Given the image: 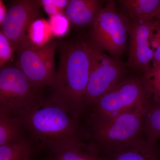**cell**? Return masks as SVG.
Returning <instances> with one entry per match:
<instances>
[{
    "label": "cell",
    "mask_w": 160,
    "mask_h": 160,
    "mask_svg": "<svg viewBox=\"0 0 160 160\" xmlns=\"http://www.w3.org/2000/svg\"><path fill=\"white\" fill-rule=\"evenodd\" d=\"M92 49L91 43L85 41L64 43L59 47V64L52 93L77 118L86 107Z\"/></svg>",
    "instance_id": "cell-1"
},
{
    "label": "cell",
    "mask_w": 160,
    "mask_h": 160,
    "mask_svg": "<svg viewBox=\"0 0 160 160\" xmlns=\"http://www.w3.org/2000/svg\"><path fill=\"white\" fill-rule=\"evenodd\" d=\"M19 120L33 140L48 147L61 140L79 136L78 118L52 93L43 98Z\"/></svg>",
    "instance_id": "cell-2"
},
{
    "label": "cell",
    "mask_w": 160,
    "mask_h": 160,
    "mask_svg": "<svg viewBox=\"0 0 160 160\" xmlns=\"http://www.w3.org/2000/svg\"><path fill=\"white\" fill-rule=\"evenodd\" d=\"M149 100L121 113L94 119L96 139L109 152L140 138L144 131L145 116Z\"/></svg>",
    "instance_id": "cell-3"
},
{
    "label": "cell",
    "mask_w": 160,
    "mask_h": 160,
    "mask_svg": "<svg viewBox=\"0 0 160 160\" xmlns=\"http://www.w3.org/2000/svg\"><path fill=\"white\" fill-rule=\"evenodd\" d=\"M41 89L32 85L16 66H5L0 71V112L19 118L43 98Z\"/></svg>",
    "instance_id": "cell-4"
},
{
    "label": "cell",
    "mask_w": 160,
    "mask_h": 160,
    "mask_svg": "<svg viewBox=\"0 0 160 160\" xmlns=\"http://www.w3.org/2000/svg\"><path fill=\"white\" fill-rule=\"evenodd\" d=\"M128 20L119 12L114 1H107L92 26L89 41L101 51L119 58L126 49Z\"/></svg>",
    "instance_id": "cell-5"
},
{
    "label": "cell",
    "mask_w": 160,
    "mask_h": 160,
    "mask_svg": "<svg viewBox=\"0 0 160 160\" xmlns=\"http://www.w3.org/2000/svg\"><path fill=\"white\" fill-rule=\"evenodd\" d=\"M126 69L122 62L93 46L90 75L85 94L86 106H92L120 82Z\"/></svg>",
    "instance_id": "cell-6"
},
{
    "label": "cell",
    "mask_w": 160,
    "mask_h": 160,
    "mask_svg": "<svg viewBox=\"0 0 160 160\" xmlns=\"http://www.w3.org/2000/svg\"><path fill=\"white\" fill-rule=\"evenodd\" d=\"M149 99L142 81L135 78L122 79L93 104L94 119L112 116Z\"/></svg>",
    "instance_id": "cell-7"
},
{
    "label": "cell",
    "mask_w": 160,
    "mask_h": 160,
    "mask_svg": "<svg viewBox=\"0 0 160 160\" xmlns=\"http://www.w3.org/2000/svg\"><path fill=\"white\" fill-rule=\"evenodd\" d=\"M157 22V20H128L129 48L127 66L134 71L145 73L151 68L154 53L151 41Z\"/></svg>",
    "instance_id": "cell-8"
},
{
    "label": "cell",
    "mask_w": 160,
    "mask_h": 160,
    "mask_svg": "<svg viewBox=\"0 0 160 160\" xmlns=\"http://www.w3.org/2000/svg\"><path fill=\"white\" fill-rule=\"evenodd\" d=\"M41 7L38 1L20 0L13 2L8 9L1 30L10 41L15 52L28 38L31 24L41 18Z\"/></svg>",
    "instance_id": "cell-9"
},
{
    "label": "cell",
    "mask_w": 160,
    "mask_h": 160,
    "mask_svg": "<svg viewBox=\"0 0 160 160\" xmlns=\"http://www.w3.org/2000/svg\"><path fill=\"white\" fill-rule=\"evenodd\" d=\"M38 46H35L28 38L17 49L18 67L32 86L41 89L46 86H52L54 77L47 70L38 52Z\"/></svg>",
    "instance_id": "cell-10"
},
{
    "label": "cell",
    "mask_w": 160,
    "mask_h": 160,
    "mask_svg": "<svg viewBox=\"0 0 160 160\" xmlns=\"http://www.w3.org/2000/svg\"><path fill=\"white\" fill-rule=\"evenodd\" d=\"M51 160H106L94 146L82 142L79 137L58 141L49 145Z\"/></svg>",
    "instance_id": "cell-11"
},
{
    "label": "cell",
    "mask_w": 160,
    "mask_h": 160,
    "mask_svg": "<svg viewBox=\"0 0 160 160\" xmlns=\"http://www.w3.org/2000/svg\"><path fill=\"white\" fill-rule=\"evenodd\" d=\"M106 1L70 0L65 15L70 23L83 28L92 26L102 9Z\"/></svg>",
    "instance_id": "cell-12"
},
{
    "label": "cell",
    "mask_w": 160,
    "mask_h": 160,
    "mask_svg": "<svg viewBox=\"0 0 160 160\" xmlns=\"http://www.w3.org/2000/svg\"><path fill=\"white\" fill-rule=\"evenodd\" d=\"M109 153L106 160H159L157 145L141 138Z\"/></svg>",
    "instance_id": "cell-13"
},
{
    "label": "cell",
    "mask_w": 160,
    "mask_h": 160,
    "mask_svg": "<svg viewBox=\"0 0 160 160\" xmlns=\"http://www.w3.org/2000/svg\"><path fill=\"white\" fill-rule=\"evenodd\" d=\"M119 2L129 20L154 21L160 8V0H122Z\"/></svg>",
    "instance_id": "cell-14"
},
{
    "label": "cell",
    "mask_w": 160,
    "mask_h": 160,
    "mask_svg": "<svg viewBox=\"0 0 160 160\" xmlns=\"http://www.w3.org/2000/svg\"><path fill=\"white\" fill-rule=\"evenodd\" d=\"M22 127L17 118L0 112V146L24 139Z\"/></svg>",
    "instance_id": "cell-15"
},
{
    "label": "cell",
    "mask_w": 160,
    "mask_h": 160,
    "mask_svg": "<svg viewBox=\"0 0 160 160\" xmlns=\"http://www.w3.org/2000/svg\"><path fill=\"white\" fill-rule=\"evenodd\" d=\"M144 131L146 141L157 145L160 139V105L149 102L145 113Z\"/></svg>",
    "instance_id": "cell-16"
},
{
    "label": "cell",
    "mask_w": 160,
    "mask_h": 160,
    "mask_svg": "<svg viewBox=\"0 0 160 160\" xmlns=\"http://www.w3.org/2000/svg\"><path fill=\"white\" fill-rule=\"evenodd\" d=\"M32 147L25 138L0 146V160H31Z\"/></svg>",
    "instance_id": "cell-17"
},
{
    "label": "cell",
    "mask_w": 160,
    "mask_h": 160,
    "mask_svg": "<svg viewBox=\"0 0 160 160\" xmlns=\"http://www.w3.org/2000/svg\"><path fill=\"white\" fill-rule=\"evenodd\" d=\"M52 36L49 22L42 18L35 20L28 32V39L38 47H42L49 42Z\"/></svg>",
    "instance_id": "cell-18"
},
{
    "label": "cell",
    "mask_w": 160,
    "mask_h": 160,
    "mask_svg": "<svg viewBox=\"0 0 160 160\" xmlns=\"http://www.w3.org/2000/svg\"><path fill=\"white\" fill-rule=\"evenodd\" d=\"M142 81L152 102L160 105V65L151 66L144 73Z\"/></svg>",
    "instance_id": "cell-19"
},
{
    "label": "cell",
    "mask_w": 160,
    "mask_h": 160,
    "mask_svg": "<svg viewBox=\"0 0 160 160\" xmlns=\"http://www.w3.org/2000/svg\"><path fill=\"white\" fill-rule=\"evenodd\" d=\"M57 42L50 41L45 46L37 47L38 53L47 70L55 78L54 55L57 47Z\"/></svg>",
    "instance_id": "cell-20"
},
{
    "label": "cell",
    "mask_w": 160,
    "mask_h": 160,
    "mask_svg": "<svg viewBox=\"0 0 160 160\" xmlns=\"http://www.w3.org/2000/svg\"><path fill=\"white\" fill-rule=\"evenodd\" d=\"M48 22L53 36L61 37L69 30V21L62 12L50 17Z\"/></svg>",
    "instance_id": "cell-21"
},
{
    "label": "cell",
    "mask_w": 160,
    "mask_h": 160,
    "mask_svg": "<svg viewBox=\"0 0 160 160\" xmlns=\"http://www.w3.org/2000/svg\"><path fill=\"white\" fill-rule=\"evenodd\" d=\"M15 52L10 41L2 30L0 31V67L2 68L11 59Z\"/></svg>",
    "instance_id": "cell-22"
},
{
    "label": "cell",
    "mask_w": 160,
    "mask_h": 160,
    "mask_svg": "<svg viewBox=\"0 0 160 160\" xmlns=\"http://www.w3.org/2000/svg\"><path fill=\"white\" fill-rule=\"evenodd\" d=\"M40 6L44 9L49 17L61 13L69 4L68 0H40Z\"/></svg>",
    "instance_id": "cell-23"
},
{
    "label": "cell",
    "mask_w": 160,
    "mask_h": 160,
    "mask_svg": "<svg viewBox=\"0 0 160 160\" xmlns=\"http://www.w3.org/2000/svg\"><path fill=\"white\" fill-rule=\"evenodd\" d=\"M157 22L151 41L152 48L154 52L152 65L153 66L160 65V22L158 20Z\"/></svg>",
    "instance_id": "cell-24"
},
{
    "label": "cell",
    "mask_w": 160,
    "mask_h": 160,
    "mask_svg": "<svg viewBox=\"0 0 160 160\" xmlns=\"http://www.w3.org/2000/svg\"><path fill=\"white\" fill-rule=\"evenodd\" d=\"M8 10L6 9L3 1H0V26H2L3 22L5 21Z\"/></svg>",
    "instance_id": "cell-25"
},
{
    "label": "cell",
    "mask_w": 160,
    "mask_h": 160,
    "mask_svg": "<svg viewBox=\"0 0 160 160\" xmlns=\"http://www.w3.org/2000/svg\"><path fill=\"white\" fill-rule=\"evenodd\" d=\"M156 20H157L159 22H160V8L158 12L157 17L156 18Z\"/></svg>",
    "instance_id": "cell-26"
}]
</instances>
